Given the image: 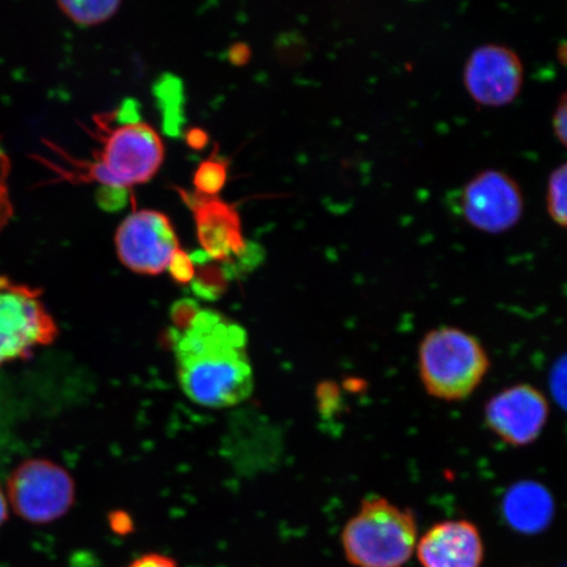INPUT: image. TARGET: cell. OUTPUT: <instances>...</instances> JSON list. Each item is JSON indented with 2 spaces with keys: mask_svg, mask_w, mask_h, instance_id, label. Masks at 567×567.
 Here are the masks:
<instances>
[{
  "mask_svg": "<svg viewBox=\"0 0 567 567\" xmlns=\"http://www.w3.org/2000/svg\"><path fill=\"white\" fill-rule=\"evenodd\" d=\"M175 332L177 378L190 401L205 408L236 406L251 395L254 372L247 332L216 310H196Z\"/></svg>",
  "mask_w": 567,
  "mask_h": 567,
  "instance_id": "obj_1",
  "label": "cell"
},
{
  "mask_svg": "<svg viewBox=\"0 0 567 567\" xmlns=\"http://www.w3.org/2000/svg\"><path fill=\"white\" fill-rule=\"evenodd\" d=\"M140 104L124 99L115 111L94 117L101 147L87 161H73L63 177L73 183L131 188L151 182L165 159V145L153 126L142 122Z\"/></svg>",
  "mask_w": 567,
  "mask_h": 567,
  "instance_id": "obj_2",
  "label": "cell"
},
{
  "mask_svg": "<svg viewBox=\"0 0 567 567\" xmlns=\"http://www.w3.org/2000/svg\"><path fill=\"white\" fill-rule=\"evenodd\" d=\"M415 515L382 496H370L347 522L342 547L347 561L357 567H403L414 555Z\"/></svg>",
  "mask_w": 567,
  "mask_h": 567,
  "instance_id": "obj_3",
  "label": "cell"
},
{
  "mask_svg": "<svg viewBox=\"0 0 567 567\" xmlns=\"http://www.w3.org/2000/svg\"><path fill=\"white\" fill-rule=\"evenodd\" d=\"M417 361L425 392L446 402L466 400L491 370V359L480 340L449 326L424 336Z\"/></svg>",
  "mask_w": 567,
  "mask_h": 567,
  "instance_id": "obj_4",
  "label": "cell"
},
{
  "mask_svg": "<svg viewBox=\"0 0 567 567\" xmlns=\"http://www.w3.org/2000/svg\"><path fill=\"white\" fill-rule=\"evenodd\" d=\"M59 328L38 289L0 276V365L52 344Z\"/></svg>",
  "mask_w": 567,
  "mask_h": 567,
  "instance_id": "obj_5",
  "label": "cell"
},
{
  "mask_svg": "<svg viewBox=\"0 0 567 567\" xmlns=\"http://www.w3.org/2000/svg\"><path fill=\"white\" fill-rule=\"evenodd\" d=\"M75 486L70 474L48 460L20 464L7 482V501L21 519L49 524L61 519L74 505Z\"/></svg>",
  "mask_w": 567,
  "mask_h": 567,
  "instance_id": "obj_6",
  "label": "cell"
},
{
  "mask_svg": "<svg viewBox=\"0 0 567 567\" xmlns=\"http://www.w3.org/2000/svg\"><path fill=\"white\" fill-rule=\"evenodd\" d=\"M452 200L467 225L487 234L512 230L524 213L519 184L499 169H485L472 177Z\"/></svg>",
  "mask_w": 567,
  "mask_h": 567,
  "instance_id": "obj_7",
  "label": "cell"
},
{
  "mask_svg": "<svg viewBox=\"0 0 567 567\" xmlns=\"http://www.w3.org/2000/svg\"><path fill=\"white\" fill-rule=\"evenodd\" d=\"M116 251L120 261L132 272L157 276L166 271L179 248L169 218L157 210L133 212L118 226Z\"/></svg>",
  "mask_w": 567,
  "mask_h": 567,
  "instance_id": "obj_8",
  "label": "cell"
},
{
  "mask_svg": "<svg viewBox=\"0 0 567 567\" xmlns=\"http://www.w3.org/2000/svg\"><path fill=\"white\" fill-rule=\"evenodd\" d=\"M549 403L529 384H516L501 390L485 406L487 427L503 443L526 446L537 441L548 423Z\"/></svg>",
  "mask_w": 567,
  "mask_h": 567,
  "instance_id": "obj_9",
  "label": "cell"
},
{
  "mask_svg": "<svg viewBox=\"0 0 567 567\" xmlns=\"http://www.w3.org/2000/svg\"><path fill=\"white\" fill-rule=\"evenodd\" d=\"M524 82L520 56L505 45H481L471 53L464 68V86L474 102L484 106H505L519 96Z\"/></svg>",
  "mask_w": 567,
  "mask_h": 567,
  "instance_id": "obj_10",
  "label": "cell"
},
{
  "mask_svg": "<svg viewBox=\"0 0 567 567\" xmlns=\"http://www.w3.org/2000/svg\"><path fill=\"white\" fill-rule=\"evenodd\" d=\"M179 194L194 212L198 243L210 259L224 264L245 250L243 221L234 205L218 196L189 194L184 189Z\"/></svg>",
  "mask_w": 567,
  "mask_h": 567,
  "instance_id": "obj_11",
  "label": "cell"
},
{
  "mask_svg": "<svg viewBox=\"0 0 567 567\" xmlns=\"http://www.w3.org/2000/svg\"><path fill=\"white\" fill-rule=\"evenodd\" d=\"M415 548L423 567H481L485 557L476 524L464 519L435 524Z\"/></svg>",
  "mask_w": 567,
  "mask_h": 567,
  "instance_id": "obj_12",
  "label": "cell"
},
{
  "mask_svg": "<svg viewBox=\"0 0 567 567\" xmlns=\"http://www.w3.org/2000/svg\"><path fill=\"white\" fill-rule=\"evenodd\" d=\"M503 516L522 535L542 534L555 517V499L547 487L535 481L517 482L503 498Z\"/></svg>",
  "mask_w": 567,
  "mask_h": 567,
  "instance_id": "obj_13",
  "label": "cell"
},
{
  "mask_svg": "<svg viewBox=\"0 0 567 567\" xmlns=\"http://www.w3.org/2000/svg\"><path fill=\"white\" fill-rule=\"evenodd\" d=\"M153 94L162 115L163 132L172 138L181 137L186 123L184 86L181 78L169 73L163 74L154 83Z\"/></svg>",
  "mask_w": 567,
  "mask_h": 567,
  "instance_id": "obj_14",
  "label": "cell"
},
{
  "mask_svg": "<svg viewBox=\"0 0 567 567\" xmlns=\"http://www.w3.org/2000/svg\"><path fill=\"white\" fill-rule=\"evenodd\" d=\"M118 0H84V2H59L63 16L81 27L104 23L118 11Z\"/></svg>",
  "mask_w": 567,
  "mask_h": 567,
  "instance_id": "obj_15",
  "label": "cell"
},
{
  "mask_svg": "<svg viewBox=\"0 0 567 567\" xmlns=\"http://www.w3.org/2000/svg\"><path fill=\"white\" fill-rule=\"evenodd\" d=\"M228 167L229 161L216 154L202 162L194 176L196 193L209 197L221 193L228 181Z\"/></svg>",
  "mask_w": 567,
  "mask_h": 567,
  "instance_id": "obj_16",
  "label": "cell"
},
{
  "mask_svg": "<svg viewBox=\"0 0 567 567\" xmlns=\"http://www.w3.org/2000/svg\"><path fill=\"white\" fill-rule=\"evenodd\" d=\"M566 183L567 166L563 163L561 166L553 169L547 186V210L553 223L563 229L567 225Z\"/></svg>",
  "mask_w": 567,
  "mask_h": 567,
  "instance_id": "obj_17",
  "label": "cell"
},
{
  "mask_svg": "<svg viewBox=\"0 0 567 567\" xmlns=\"http://www.w3.org/2000/svg\"><path fill=\"white\" fill-rule=\"evenodd\" d=\"M266 258L265 248L258 244L247 240L246 248L237 257L219 264L223 266L224 272L228 280L243 278L247 274H251L264 264Z\"/></svg>",
  "mask_w": 567,
  "mask_h": 567,
  "instance_id": "obj_18",
  "label": "cell"
},
{
  "mask_svg": "<svg viewBox=\"0 0 567 567\" xmlns=\"http://www.w3.org/2000/svg\"><path fill=\"white\" fill-rule=\"evenodd\" d=\"M10 173L11 162L9 155L0 146V231L10 223L13 212L9 187Z\"/></svg>",
  "mask_w": 567,
  "mask_h": 567,
  "instance_id": "obj_19",
  "label": "cell"
},
{
  "mask_svg": "<svg viewBox=\"0 0 567 567\" xmlns=\"http://www.w3.org/2000/svg\"><path fill=\"white\" fill-rule=\"evenodd\" d=\"M167 271L177 284H189L195 278V267L189 255L177 248L172 260H169Z\"/></svg>",
  "mask_w": 567,
  "mask_h": 567,
  "instance_id": "obj_20",
  "label": "cell"
},
{
  "mask_svg": "<svg viewBox=\"0 0 567 567\" xmlns=\"http://www.w3.org/2000/svg\"><path fill=\"white\" fill-rule=\"evenodd\" d=\"M127 195L130 193L126 188L101 186L96 190L95 198L99 207L104 212L115 213L126 207Z\"/></svg>",
  "mask_w": 567,
  "mask_h": 567,
  "instance_id": "obj_21",
  "label": "cell"
},
{
  "mask_svg": "<svg viewBox=\"0 0 567 567\" xmlns=\"http://www.w3.org/2000/svg\"><path fill=\"white\" fill-rule=\"evenodd\" d=\"M553 131L564 147L567 145V102L566 94L559 99L555 113H553Z\"/></svg>",
  "mask_w": 567,
  "mask_h": 567,
  "instance_id": "obj_22",
  "label": "cell"
},
{
  "mask_svg": "<svg viewBox=\"0 0 567 567\" xmlns=\"http://www.w3.org/2000/svg\"><path fill=\"white\" fill-rule=\"evenodd\" d=\"M125 567H179V565H177L173 557L152 551L134 558Z\"/></svg>",
  "mask_w": 567,
  "mask_h": 567,
  "instance_id": "obj_23",
  "label": "cell"
},
{
  "mask_svg": "<svg viewBox=\"0 0 567 567\" xmlns=\"http://www.w3.org/2000/svg\"><path fill=\"white\" fill-rule=\"evenodd\" d=\"M251 51L246 44H236L231 47L229 59L233 65L243 66L250 61Z\"/></svg>",
  "mask_w": 567,
  "mask_h": 567,
  "instance_id": "obj_24",
  "label": "cell"
},
{
  "mask_svg": "<svg viewBox=\"0 0 567 567\" xmlns=\"http://www.w3.org/2000/svg\"><path fill=\"white\" fill-rule=\"evenodd\" d=\"M187 142L190 147L196 148V151H200V148L208 145V134L202 130H196L195 127V130H190L187 134Z\"/></svg>",
  "mask_w": 567,
  "mask_h": 567,
  "instance_id": "obj_25",
  "label": "cell"
},
{
  "mask_svg": "<svg viewBox=\"0 0 567 567\" xmlns=\"http://www.w3.org/2000/svg\"><path fill=\"white\" fill-rule=\"evenodd\" d=\"M7 517H9V501H7L6 494L0 487V527L3 526Z\"/></svg>",
  "mask_w": 567,
  "mask_h": 567,
  "instance_id": "obj_26",
  "label": "cell"
}]
</instances>
